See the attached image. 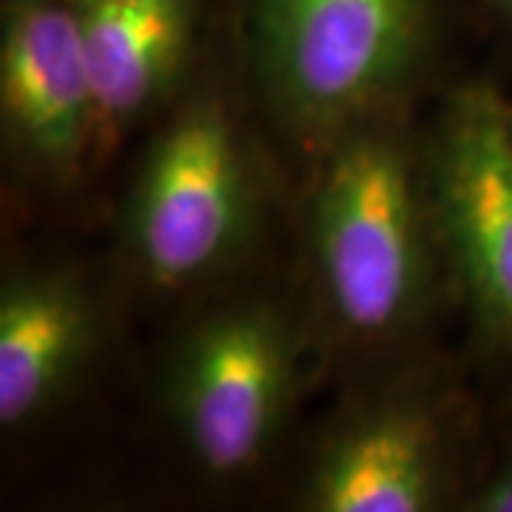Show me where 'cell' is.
<instances>
[{
	"label": "cell",
	"mask_w": 512,
	"mask_h": 512,
	"mask_svg": "<svg viewBox=\"0 0 512 512\" xmlns=\"http://www.w3.org/2000/svg\"><path fill=\"white\" fill-rule=\"evenodd\" d=\"M433 202L384 117L333 137L311 194V259L333 322L356 342L402 336L433 279Z\"/></svg>",
	"instance_id": "1"
},
{
	"label": "cell",
	"mask_w": 512,
	"mask_h": 512,
	"mask_svg": "<svg viewBox=\"0 0 512 512\" xmlns=\"http://www.w3.org/2000/svg\"><path fill=\"white\" fill-rule=\"evenodd\" d=\"M248 23L285 123L330 143L384 117L419 72L433 0H248Z\"/></svg>",
	"instance_id": "2"
},
{
	"label": "cell",
	"mask_w": 512,
	"mask_h": 512,
	"mask_svg": "<svg viewBox=\"0 0 512 512\" xmlns=\"http://www.w3.org/2000/svg\"><path fill=\"white\" fill-rule=\"evenodd\" d=\"M256 183L239 131L217 97L188 100L157 134L128 194L131 259L177 291L228 265L254 228Z\"/></svg>",
	"instance_id": "3"
},
{
	"label": "cell",
	"mask_w": 512,
	"mask_h": 512,
	"mask_svg": "<svg viewBox=\"0 0 512 512\" xmlns=\"http://www.w3.org/2000/svg\"><path fill=\"white\" fill-rule=\"evenodd\" d=\"M296 336L268 302L211 313L174 356L168 407L208 476L234 478L268 456L296 390Z\"/></svg>",
	"instance_id": "4"
},
{
	"label": "cell",
	"mask_w": 512,
	"mask_h": 512,
	"mask_svg": "<svg viewBox=\"0 0 512 512\" xmlns=\"http://www.w3.org/2000/svg\"><path fill=\"white\" fill-rule=\"evenodd\" d=\"M430 202L481 342L512 359V106L493 86L447 103Z\"/></svg>",
	"instance_id": "5"
},
{
	"label": "cell",
	"mask_w": 512,
	"mask_h": 512,
	"mask_svg": "<svg viewBox=\"0 0 512 512\" xmlns=\"http://www.w3.org/2000/svg\"><path fill=\"white\" fill-rule=\"evenodd\" d=\"M0 117L15 157L52 185H72L94 151V94L72 0H3Z\"/></svg>",
	"instance_id": "6"
},
{
	"label": "cell",
	"mask_w": 512,
	"mask_h": 512,
	"mask_svg": "<svg viewBox=\"0 0 512 512\" xmlns=\"http://www.w3.org/2000/svg\"><path fill=\"white\" fill-rule=\"evenodd\" d=\"M447 484V427L421 396L370 404L333 430L313 458L311 512H427Z\"/></svg>",
	"instance_id": "7"
},
{
	"label": "cell",
	"mask_w": 512,
	"mask_h": 512,
	"mask_svg": "<svg viewBox=\"0 0 512 512\" xmlns=\"http://www.w3.org/2000/svg\"><path fill=\"white\" fill-rule=\"evenodd\" d=\"M94 305L63 268H26L0 291V424L40 419L80 376L94 348Z\"/></svg>",
	"instance_id": "8"
},
{
	"label": "cell",
	"mask_w": 512,
	"mask_h": 512,
	"mask_svg": "<svg viewBox=\"0 0 512 512\" xmlns=\"http://www.w3.org/2000/svg\"><path fill=\"white\" fill-rule=\"evenodd\" d=\"M191 23L194 0H94L80 9L97 154L174 86Z\"/></svg>",
	"instance_id": "9"
},
{
	"label": "cell",
	"mask_w": 512,
	"mask_h": 512,
	"mask_svg": "<svg viewBox=\"0 0 512 512\" xmlns=\"http://www.w3.org/2000/svg\"><path fill=\"white\" fill-rule=\"evenodd\" d=\"M464 510L473 512H512V447L490 470V476L467 495Z\"/></svg>",
	"instance_id": "10"
},
{
	"label": "cell",
	"mask_w": 512,
	"mask_h": 512,
	"mask_svg": "<svg viewBox=\"0 0 512 512\" xmlns=\"http://www.w3.org/2000/svg\"><path fill=\"white\" fill-rule=\"evenodd\" d=\"M481 3H484V9H487L490 15H495L504 26H510L512 29V0H481Z\"/></svg>",
	"instance_id": "11"
},
{
	"label": "cell",
	"mask_w": 512,
	"mask_h": 512,
	"mask_svg": "<svg viewBox=\"0 0 512 512\" xmlns=\"http://www.w3.org/2000/svg\"><path fill=\"white\" fill-rule=\"evenodd\" d=\"M74 6H77V9H86V6H92L94 0H72Z\"/></svg>",
	"instance_id": "12"
}]
</instances>
